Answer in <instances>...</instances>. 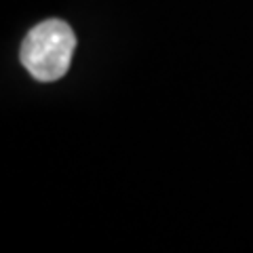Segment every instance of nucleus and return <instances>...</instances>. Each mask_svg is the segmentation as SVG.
Masks as SVG:
<instances>
[{
    "mask_svg": "<svg viewBox=\"0 0 253 253\" xmlns=\"http://www.w3.org/2000/svg\"><path fill=\"white\" fill-rule=\"evenodd\" d=\"M76 49V36L66 21L49 19L30 30L21 44V63L42 83L57 81L68 72Z\"/></svg>",
    "mask_w": 253,
    "mask_h": 253,
    "instance_id": "nucleus-1",
    "label": "nucleus"
}]
</instances>
